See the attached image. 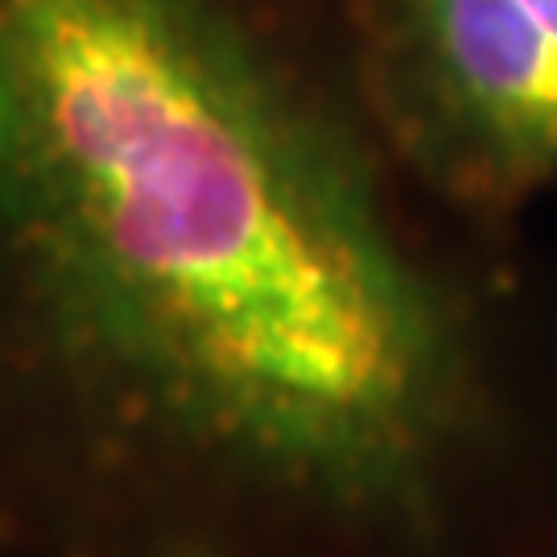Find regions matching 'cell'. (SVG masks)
Masks as SVG:
<instances>
[{"label":"cell","instance_id":"cell-1","mask_svg":"<svg viewBox=\"0 0 557 557\" xmlns=\"http://www.w3.org/2000/svg\"><path fill=\"white\" fill-rule=\"evenodd\" d=\"M0 294L59 376L223 471L425 524L458 306L215 0H0Z\"/></svg>","mask_w":557,"mask_h":557},{"label":"cell","instance_id":"cell-2","mask_svg":"<svg viewBox=\"0 0 557 557\" xmlns=\"http://www.w3.org/2000/svg\"><path fill=\"white\" fill-rule=\"evenodd\" d=\"M405 62L458 170L557 182V0H397Z\"/></svg>","mask_w":557,"mask_h":557}]
</instances>
